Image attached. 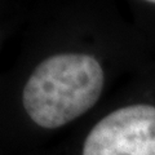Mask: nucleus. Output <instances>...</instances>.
Returning <instances> with one entry per match:
<instances>
[{"mask_svg":"<svg viewBox=\"0 0 155 155\" xmlns=\"http://www.w3.org/2000/svg\"><path fill=\"white\" fill-rule=\"evenodd\" d=\"M104 80L102 67L92 56H52L28 78L22 94L23 107L40 127H62L97 102Z\"/></svg>","mask_w":155,"mask_h":155,"instance_id":"obj_1","label":"nucleus"},{"mask_svg":"<svg viewBox=\"0 0 155 155\" xmlns=\"http://www.w3.org/2000/svg\"><path fill=\"white\" fill-rule=\"evenodd\" d=\"M83 155H155V106L113 111L89 132Z\"/></svg>","mask_w":155,"mask_h":155,"instance_id":"obj_2","label":"nucleus"},{"mask_svg":"<svg viewBox=\"0 0 155 155\" xmlns=\"http://www.w3.org/2000/svg\"><path fill=\"white\" fill-rule=\"evenodd\" d=\"M146 2H150V3H154L155 4V0H146Z\"/></svg>","mask_w":155,"mask_h":155,"instance_id":"obj_3","label":"nucleus"}]
</instances>
